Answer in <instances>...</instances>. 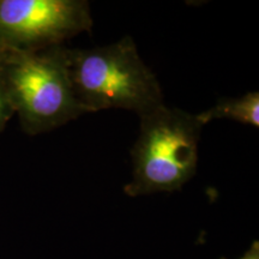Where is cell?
<instances>
[{
  "label": "cell",
  "instance_id": "1",
  "mask_svg": "<svg viewBox=\"0 0 259 259\" xmlns=\"http://www.w3.org/2000/svg\"><path fill=\"white\" fill-rule=\"evenodd\" d=\"M69 71L84 113L125 109L142 116L164 105L160 82L131 36L88 50L69 48Z\"/></svg>",
  "mask_w": 259,
  "mask_h": 259
},
{
  "label": "cell",
  "instance_id": "2",
  "mask_svg": "<svg viewBox=\"0 0 259 259\" xmlns=\"http://www.w3.org/2000/svg\"><path fill=\"white\" fill-rule=\"evenodd\" d=\"M0 74L24 132L40 135L85 114L69 71V48L0 53Z\"/></svg>",
  "mask_w": 259,
  "mask_h": 259
},
{
  "label": "cell",
  "instance_id": "3",
  "mask_svg": "<svg viewBox=\"0 0 259 259\" xmlns=\"http://www.w3.org/2000/svg\"><path fill=\"white\" fill-rule=\"evenodd\" d=\"M139 119L131 150L132 178L125 193L141 197L180 190L197 171L202 122L197 114L166 105Z\"/></svg>",
  "mask_w": 259,
  "mask_h": 259
},
{
  "label": "cell",
  "instance_id": "4",
  "mask_svg": "<svg viewBox=\"0 0 259 259\" xmlns=\"http://www.w3.org/2000/svg\"><path fill=\"white\" fill-rule=\"evenodd\" d=\"M92 28L85 0H0V53L63 46Z\"/></svg>",
  "mask_w": 259,
  "mask_h": 259
},
{
  "label": "cell",
  "instance_id": "5",
  "mask_svg": "<svg viewBox=\"0 0 259 259\" xmlns=\"http://www.w3.org/2000/svg\"><path fill=\"white\" fill-rule=\"evenodd\" d=\"M202 125L212 120L229 119L244 125L259 126V93L251 92L240 97H227L220 100L211 108L197 114Z\"/></svg>",
  "mask_w": 259,
  "mask_h": 259
},
{
  "label": "cell",
  "instance_id": "6",
  "mask_svg": "<svg viewBox=\"0 0 259 259\" xmlns=\"http://www.w3.org/2000/svg\"><path fill=\"white\" fill-rule=\"evenodd\" d=\"M15 114L14 109H12L10 101L6 95L4 84L2 80V74H0V132L4 130V127L8 124V121L12 118Z\"/></svg>",
  "mask_w": 259,
  "mask_h": 259
},
{
  "label": "cell",
  "instance_id": "7",
  "mask_svg": "<svg viewBox=\"0 0 259 259\" xmlns=\"http://www.w3.org/2000/svg\"><path fill=\"white\" fill-rule=\"evenodd\" d=\"M240 259H259V245L258 241H254L251 247L246 251V253Z\"/></svg>",
  "mask_w": 259,
  "mask_h": 259
}]
</instances>
